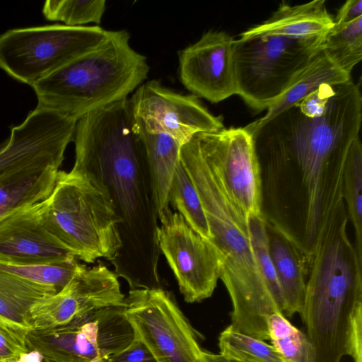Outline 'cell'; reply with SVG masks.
<instances>
[{"mask_svg": "<svg viewBox=\"0 0 362 362\" xmlns=\"http://www.w3.org/2000/svg\"><path fill=\"white\" fill-rule=\"evenodd\" d=\"M206 355L209 362H240L233 359L226 358L219 354H216L206 351Z\"/></svg>", "mask_w": 362, "mask_h": 362, "instance_id": "obj_34", "label": "cell"}, {"mask_svg": "<svg viewBox=\"0 0 362 362\" xmlns=\"http://www.w3.org/2000/svg\"><path fill=\"white\" fill-rule=\"evenodd\" d=\"M77 120L37 105L19 125L12 127L0 147V176L30 167L59 168L72 141Z\"/></svg>", "mask_w": 362, "mask_h": 362, "instance_id": "obj_12", "label": "cell"}, {"mask_svg": "<svg viewBox=\"0 0 362 362\" xmlns=\"http://www.w3.org/2000/svg\"><path fill=\"white\" fill-rule=\"evenodd\" d=\"M94 362H157L149 349L134 334L132 341L123 350Z\"/></svg>", "mask_w": 362, "mask_h": 362, "instance_id": "obj_32", "label": "cell"}, {"mask_svg": "<svg viewBox=\"0 0 362 362\" xmlns=\"http://www.w3.org/2000/svg\"><path fill=\"white\" fill-rule=\"evenodd\" d=\"M126 30H111L100 45L32 86L37 105L77 121L128 95L146 79V57Z\"/></svg>", "mask_w": 362, "mask_h": 362, "instance_id": "obj_4", "label": "cell"}, {"mask_svg": "<svg viewBox=\"0 0 362 362\" xmlns=\"http://www.w3.org/2000/svg\"><path fill=\"white\" fill-rule=\"evenodd\" d=\"M83 266L78 262L77 259L43 265H20L0 262V272L52 287L59 292Z\"/></svg>", "mask_w": 362, "mask_h": 362, "instance_id": "obj_28", "label": "cell"}, {"mask_svg": "<svg viewBox=\"0 0 362 362\" xmlns=\"http://www.w3.org/2000/svg\"><path fill=\"white\" fill-rule=\"evenodd\" d=\"M362 146L359 136L352 142L345 161L343 201L354 230V247L362 261Z\"/></svg>", "mask_w": 362, "mask_h": 362, "instance_id": "obj_23", "label": "cell"}, {"mask_svg": "<svg viewBox=\"0 0 362 362\" xmlns=\"http://www.w3.org/2000/svg\"><path fill=\"white\" fill-rule=\"evenodd\" d=\"M57 292L52 287L0 272V324L27 333L31 329V308Z\"/></svg>", "mask_w": 362, "mask_h": 362, "instance_id": "obj_21", "label": "cell"}, {"mask_svg": "<svg viewBox=\"0 0 362 362\" xmlns=\"http://www.w3.org/2000/svg\"><path fill=\"white\" fill-rule=\"evenodd\" d=\"M136 122L148 133L164 134L182 146L199 133L224 128L194 95L176 93L156 80L139 86L129 98Z\"/></svg>", "mask_w": 362, "mask_h": 362, "instance_id": "obj_11", "label": "cell"}, {"mask_svg": "<svg viewBox=\"0 0 362 362\" xmlns=\"http://www.w3.org/2000/svg\"><path fill=\"white\" fill-rule=\"evenodd\" d=\"M106 1L79 0H47L42 8V13L49 21H57L71 27L95 23H100L105 11Z\"/></svg>", "mask_w": 362, "mask_h": 362, "instance_id": "obj_30", "label": "cell"}, {"mask_svg": "<svg viewBox=\"0 0 362 362\" xmlns=\"http://www.w3.org/2000/svg\"><path fill=\"white\" fill-rule=\"evenodd\" d=\"M58 172L57 167L38 166L0 176V222L18 210L47 199Z\"/></svg>", "mask_w": 362, "mask_h": 362, "instance_id": "obj_20", "label": "cell"}, {"mask_svg": "<svg viewBox=\"0 0 362 362\" xmlns=\"http://www.w3.org/2000/svg\"><path fill=\"white\" fill-rule=\"evenodd\" d=\"M159 250L187 303L200 302L213 294L221 269L220 256L212 243L195 232L178 213L160 221Z\"/></svg>", "mask_w": 362, "mask_h": 362, "instance_id": "obj_10", "label": "cell"}, {"mask_svg": "<svg viewBox=\"0 0 362 362\" xmlns=\"http://www.w3.org/2000/svg\"><path fill=\"white\" fill-rule=\"evenodd\" d=\"M360 17H362V1L348 0L333 18V23L334 25H345Z\"/></svg>", "mask_w": 362, "mask_h": 362, "instance_id": "obj_33", "label": "cell"}, {"mask_svg": "<svg viewBox=\"0 0 362 362\" xmlns=\"http://www.w3.org/2000/svg\"><path fill=\"white\" fill-rule=\"evenodd\" d=\"M134 337L124 306H113L82 315L65 325L32 329L25 343L29 352L45 362H94L123 350Z\"/></svg>", "mask_w": 362, "mask_h": 362, "instance_id": "obj_8", "label": "cell"}, {"mask_svg": "<svg viewBox=\"0 0 362 362\" xmlns=\"http://www.w3.org/2000/svg\"><path fill=\"white\" fill-rule=\"evenodd\" d=\"M315 362H362V261L346 226L329 225L309 264L299 313Z\"/></svg>", "mask_w": 362, "mask_h": 362, "instance_id": "obj_3", "label": "cell"}, {"mask_svg": "<svg viewBox=\"0 0 362 362\" xmlns=\"http://www.w3.org/2000/svg\"><path fill=\"white\" fill-rule=\"evenodd\" d=\"M180 160L198 192L210 231L209 240L220 256V279L233 305L228 326L268 341L267 320L272 313L282 311L259 272L251 245L248 216L216 168L202 154L195 136L182 146Z\"/></svg>", "mask_w": 362, "mask_h": 362, "instance_id": "obj_2", "label": "cell"}, {"mask_svg": "<svg viewBox=\"0 0 362 362\" xmlns=\"http://www.w3.org/2000/svg\"><path fill=\"white\" fill-rule=\"evenodd\" d=\"M269 340L286 362H315V350L307 334L293 325L282 312L267 320Z\"/></svg>", "mask_w": 362, "mask_h": 362, "instance_id": "obj_26", "label": "cell"}, {"mask_svg": "<svg viewBox=\"0 0 362 362\" xmlns=\"http://www.w3.org/2000/svg\"><path fill=\"white\" fill-rule=\"evenodd\" d=\"M118 276L103 264L84 265L60 291L30 309L32 329L65 325L78 316L107 307L124 306Z\"/></svg>", "mask_w": 362, "mask_h": 362, "instance_id": "obj_13", "label": "cell"}, {"mask_svg": "<svg viewBox=\"0 0 362 362\" xmlns=\"http://www.w3.org/2000/svg\"><path fill=\"white\" fill-rule=\"evenodd\" d=\"M135 122L144 146L153 197L160 221L172 212L168 194L175 171L180 162L182 145L169 135L148 133L136 119Z\"/></svg>", "mask_w": 362, "mask_h": 362, "instance_id": "obj_19", "label": "cell"}, {"mask_svg": "<svg viewBox=\"0 0 362 362\" xmlns=\"http://www.w3.org/2000/svg\"><path fill=\"white\" fill-rule=\"evenodd\" d=\"M39 209L44 225L76 259L93 263L117 257L119 220L108 199L83 175L59 170Z\"/></svg>", "mask_w": 362, "mask_h": 362, "instance_id": "obj_5", "label": "cell"}, {"mask_svg": "<svg viewBox=\"0 0 362 362\" xmlns=\"http://www.w3.org/2000/svg\"><path fill=\"white\" fill-rule=\"evenodd\" d=\"M124 311L157 362H209L172 296L161 288L131 289Z\"/></svg>", "mask_w": 362, "mask_h": 362, "instance_id": "obj_9", "label": "cell"}, {"mask_svg": "<svg viewBox=\"0 0 362 362\" xmlns=\"http://www.w3.org/2000/svg\"><path fill=\"white\" fill-rule=\"evenodd\" d=\"M39 204L21 209L0 222V262L43 265L76 259L44 225Z\"/></svg>", "mask_w": 362, "mask_h": 362, "instance_id": "obj_16", "label": "cell"}, {"mask_svg": "<svg viewBox=\"0 0 362 362\" xmlns=\"http://www.w3.org/2000/svg\"><path fill=\"white\" fill-rule=\"evenodd\" d=\"M265 222L269 249L281 286L284 313H300L305 298L308 264L300 249L283 232Z\"/></svg>", "mask_w": 362, "mask_h": 362, "instance_id": "obj_17", "label": "cell"}, {"mask_svg": "<svg viewBox=\"0 0 362 362\" xmlns=\"http://www.w3.org/2000/svg\"><path fill=\"white\" fill-rule=\"evenodd\" d=\"M248 225L251 245L259 272L268 291L284 313V298L269 252L264 220L261 215L251 214L248 216Z\"/></svg>", "mask_w": 362, "mask_h": 362, "instance_id": "obj_29", "label": "cell"}, {"mask_svg": "<svg viewBox=\"0 0 362 362\" xmlns=\"http://www.w3.org/2000/svg\"><path fill=\"white\" fill-rule=\"evenodd\" d=\"M325 35H271L234 40L236 94L254 110L268 109L322 49Z\"/></svg>", "mask_w": 362, "mask_h": 362, "instance_id": "obj_6", "label": "cell"}, {"mask_svg": "<svg viewBox=\"0 0 362 362\" xmlns=\"http://www.w3.org/2000/svg\"><path fill=\"white\" fill-rule=\"evenodd\" d=\"M26 334L0 324V362H23L29 353Z\"/></svg>", "mask_w": 362, "mask_h": 362, "instance_id": "obj_31", "label": "cell"}, {"mask_svg": "<svg viewBox=\"0 0 362 362\" xmlns=\"http://www.w3.org/2000/svg\"><path fill=\"white\" fill-rule=\"evenodd\" d=\"M74 143L72 170L103 194L119 222L121 247L112 262L115 273L131 289L158 288V218L129 98L81 117Z\"/></svg>", "mask_w": 362, "mask_h": 362, "instance_id": "obj_1", "label": "cell"}, {"mask_svg": "<svg viewBox=\"0 0 362 362\" xmlns=\"http://www.w3.org/2000/svg\"><path fill=\"white\" fill-rule=\"evenodd\" d=\"M333 24L324 0L296 6L282 3L269 19L245 31L240 37L275 35L314 37L325 35Z\"/></svg>", "mask_w": 362, "mask_h": 362, "instance_id": "obj_18", "label": "cell"}, {"mask_svg": "<svg viewBox=\"0 0 362 362\" xmlns=\"http://www.w3.org/2000/svg\"><path fill=\"white\" fill-rule=\"evenodd\" d=\"M218 347L221 356L240 362H286L272 344L229 326L220 333Z\"/></svg>", "mask_w": 362, "mask_h": 362, "instance_id": "obj_27", "label": "cell"}, {"mask_svg": "<svg viewBox=\"0 0 362 362\" xmlns=\"http://www.w3.org/2000/svg\"><path fill=\"white\" fill-rule=\"evenodd\" d=\"M168 201L195 232L210 240V231L199 196L181 160L173 177Z\"/></svg>", "mask_w": 362, "mask_h": 362, "instance_id": "obj_24", "label": "cell"}, {"mask_svg": "<svg viewBox=\"0 0 362 362\" xmlns=\"http://www.w3.org/2000/svg\"><path fill=\"white\" fill-rule=\"evenodd\" d=\"M195 136L202 154L216 168L245 214L261 215L259 165L252 137L246 127L223 128Z\"/></svg>", "mask_w": 362, "mask_h": 362, "instance_id": "obj_14", "label": "cell"}, {"mask_svg": "<svg viewBox=\"0 0 362 362\" xmlns=\"http://www.w3.org/2000/svg\"><path fill=\"white\" fill-rule=\"evenodd\" d=\"M233 41L223 31L210 30L179 52L180 78L193 95L218 103L236 94Z\"/></svg>", "mask_w": 362, "mask_h": 362, "instance_id": "obj_15", "label": "cell"}, {"mask_svg": "<svg viewBox=\"0 0 362 362\" xmlns=\"http://www.w3.org/2000/svg\"><path fill=\"white\" fill-rule=\"evenodd\" d=\"M110 32L60 24L9 30L0 35V69L32 86L98 47Z\"/></svg>", "mask_w": 362, "mask_h": 362, "instance_id": "obj_7", "label": "cell"}, {"mask_svg": "<svg viewBox=\"0 0 362 362\" xmlns=\"http://www.w3.org/2000/svg\"><path fill=\"white\" fill-rule=\"evenodd\" d=\"M351 74L337 66L321 49L296 76L280 98L256 120L263 123L271 119L323 84H337L351 80Z\"/></svg>", "mask_w": 362, "mask_h": 362, "instance_id": "obj_22", "label": "cell"}, {"mask_svg": "<svg viewBox=\"0 0 362 362\" xmlns=\"http://www.w3.org/2000/svg\"><path fill=\"white\" fill-rule=\"evenodd\" d=\"M322 49L337 66L350 74L362 59V17L334 25L326 34Z\"/></svg>", "mask_w": 362, "mask_h": 362, "instance_id": "obj_25", "label": "cell"}]
</instances>
